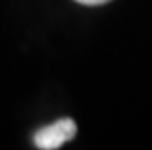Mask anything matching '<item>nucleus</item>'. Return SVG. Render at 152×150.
<instances>
[{"label": "nucleus", "mask_w": 152, "mask_h": 150, "mask_svg": "<svg viewBox=\"0 0 152 150\" xmlns=\"http://www.w3.org/2000/svg\"><path fill=\"white\" fill-rule=\"evenodd\" d=\"M76 130H78V127L71 118H62L51 125L38 128L33 136V141L34 146L40 150H56L64 143L71 141L76 136Z\"/></svg>", "instance_id": "nucleus-1"}, {"label": "nucleus", "mask_w": 152, "mask_h": 150, "mask_svg": "<svg viewBox=\"0 0 152 150\" xmlns=\"http://www.w3.org/2000/svg\"><path fill=\"white\" fill-rule=\"evenodd\" d=\"M74 2L83 4V6H103V4L110 2V0H74Z\"/></svg>", "instance_id": "nucleus-2"}]
</instances>
